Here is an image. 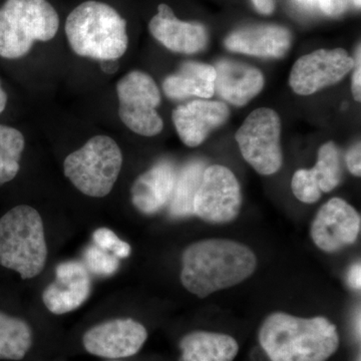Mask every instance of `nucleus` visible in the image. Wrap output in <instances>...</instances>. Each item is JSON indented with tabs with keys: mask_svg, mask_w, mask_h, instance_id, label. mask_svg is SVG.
Listing matches in <instances>:
<instances>
[{
	"mask_svg": "<svg viewBox=\"0 0 361 361\" xmlns=\"http://www.w3.org/2000/svg\"><path fill=\"white\" fill-rule=\"evenodd\" d=\"M180 282L194 295L205 298L245 281L257 258L249 247L226 239L202 240L185 249Z\"/></svg>",
	"mask_w": 361,
	"mask_h": 361,
	"instance_id": "obj_1",
	"label": "nucleus"
},
{
	"mask_svg": "<svg viewBox=\"0 0 361 361\" xmlns=\"http://www.w3.org/2000/svg\"><path fill=\"white\" fill-rule=\"evenodd\" d=\"M270 361H327L336 355L341 337L326 317H297L284 312L268 315L258 332Z\"/></svg>",
	"mask_w": 361,
	"mask_h": 361,
	"instance_id": "obj_2",
	"label": "nucleus"
},
{
	"mask_svg": "<svg viewBox=\"0 0 361 361\" xmlns=\"http://www.w3.org/2000/svg\"><path fill=\"white\" fill-rule=\"evenodd\" d=\"M71 49L82 58L118 61L129 47L127 21L114 7L89 0L75 7L66 21Z\"/></svg>",
	"mask_w": 361,
	"mask_h": 361,
	"instance_id": "obj_3",
	"label": "nucleus"
},
{
	"mask_svg": "<svg viewBox=\"0 0 361 361\" xmlns=\"http://www.w3.org/2000/svg\"><path fill=\"white\" fill-rule=\"evenodd\" d=\"M47 258L44 222L35 208L14 207L0 218V265L32 279L44 270Z\"/></svg>",
	"mask_w": 361,
	"mask_h": 361,
	"instance_id": "obj_4",
	"label": "nucleus"
},
{
	"mask_svg": "<svg viewBox=\"0 0 361 361\" xmlns=\"http://www.w3.org/2000/svg\"><path fill=\"white\" fill-rule=\"evenodd\" d=\"M59 18L47 0H6L0 7V56H25L37 42L56 37Z\"/></svg>",
	"mask_w": 361,
	"mask_h": 361,
	"instance_id": "obj_5",
	"label": "nucleus"
},
{
	"mask_svg": "<svg viewBox=\"0 0 361 361\" xmlns=\"http://www.w3.org/2000/svg\"><path fill=\"white\" fill-rule=\"evenodd\" d=\"M123 166L120 147L108 135H94L66 157V177L78 191L92 198L111 193Z\"/></svg>",
	"mask_w": 361,
	"mask_h": 361,
	"instance_id": "obj_6",
	"label": "nucleus"
},
{
	"mask_svg": "<svg viewBox=\"0 0 361 361\" xmlns=\"http://www.w3.org/2000/svg\"><path fill=\"white\" fill-rule=\"evenodd\" d=\"M118 116L126 127L144 137H154L164 129L157 109L161 97L154 78L141 71H132L116 84Z\"/></svg>",
	"mask_w": 361,
	"mask_h": 361,
	"instance_id": "obj_7",
	"label": "nucleus"
},
{
	"mask_svg": "<svg viewBox=\"0 0 361 361\" xmlns=\"http://www.w3.org/2000/svg\"><path fill=\"white\" fill-rule=\"evenodd\" d=\"M280 135L279 116L268 108L252 111L237 130L236 141L242 156L259 174H275L283 165Z\"/></svg>",
	"mask_w": 361,
	"mask_h": 361,
	"instance_id": "obj_8",
	"label": "nucleus"
},
{
	"mask_svg": "<svg viewBox=\"0 0 361 361\" xmlns=\"http://www.w3.org/2000/svg\"><path fill=\"white\" fill-rule=\"evenodd\" d=\"M241 206V188L234 173L225 166L207 167L195 196L194 215L208 223L223 224L236 219Z\"/></svg>",
	"mask_w": 361,
	"mask_h": 361,
	"instance_id": "obj_9",
	"label": "nucleus"
},
{
	"mask_svg": "<svg viewBox=\"0 0 361 361\" xmlns=\"http://www.w3.org/2000/svg\"><path fill=\"white\" fill-rule=\"evenodd\" d=\"M355 59L343 49H318L297 59L292 66L289 85L300 96L337 84L353 71Z\"/></svg>",
	"mask_w": 361,
	"mask_h": 361,
	"instance_id": "obj_10",
	"label": "nucleus"
},
{
	"mask_svg": "<svg viewBox=\"0 0 361 361\" xmlns=\"http://www.w3.org/2000/svg\"><path fill=\"white\" fill-rule=\"evenodd\" d=\"M360 228V213L343 199L334 198L316 214L311 238L320 250L336 253L355 243Z\"/></svg>",
	"mask_w": 361,
	"mask_h": 361,
	"instance_id": "obj_11",
	"label": "nucleus"
},
{
	"mask_svg": "<svg viewBox=\"0 0 361 361\" xmlns=\"http://www.w3.org/2000/svg\"><path fill=\"white\" fill-rule=\"evenodd\" d=\"M148 339L142 323L130 318L109 320L87 330L82 336L85 349L99 357L118 360L137 355Z\"/></svg>",
	"mask_w": 361,
	"mask_h": 361,
	"instance_id": "obj_12",
	"label": "nucleus"
},
{
	"mask_svg": "<svg viewBox=\"0 0 361 361\" xmlns=\"http://www.w3.org/2000/svg\"><path fill=\"white\" fill-rule=\"evenodd\" d=\"M56 281L49 284L42 293L44 305L56 315L78 310L92 292L87 267L80 261H66L56 266Z\"/></svg>",
	"mask_w": 361,
	"mask_h": 361,
	"instance_id": "obj_13",
	"label": "nucleus"
},
{
	"mask_svg": "<svg viewBox=\"0 0 361 361\" xmlns=\"http://www.w3.org/2000/svg\"><path fill=\"white\" fill-rule=\"evenodd\" d=\"M229 116L227 104L203 99L180 104L172 113L180 141L191 148L200 146L214 130L227 122Z\"/></svg>",
	"mask_w": 361,
	"mask_h": 361,
	"instance_id": "obj_14",
	"label": "nucleus"
},
{
	"mask_svg": "<svg viewBox=\"0 0 361 361\" xmlns=\"http://www.w3.org/2000/svg\"><path fill=\"white\" fill-rule=\"evenodd\" d=\"M149 30L166 49L178 54H197L208 44L205 26L178 20L172 8L165 4L158 6V13L149 20Z\"/></svg>",
	"mask_w": 361,
	"mask_h": 361,
	"instance_id": "obj_15",
	"label": "nucleus"
},
{
	"mask_svg": "<svg viewBox=\"0 0 361 361\" xmlns=\"http://www.w3.org/2000/svg\"><path fill=\"white\" fill-rule=\"evenodd\" d=\"M224 44L230 51L257 58H283L290 49V30L280 25L247 26L226 37Z\"/></svg>",
	"mask_w": 361,
	"mask_h": 361,
	"instance_id": "obj_16",
	"label": "nucleus"
},
{
	"mask_svg": "<svg viewBox=\"0 0 361 361\" xmlns=\"http://www.w3.org/2000/svg\"><path fill=\"white\" fill-rule=\"evenodd\" d=\"M214 68L215 90L233 106H246L264 87L263 73L254 66L231 59H222Z\"/></svg>",
	"mask_w": 361,
	"mask_h": 361,
	"instance_id": "obj_17",
	"label": "nucleus"
},
{
	"mask_svg": "<svg viewBox=\"0 0 361 361\" xmlns=\"http://www.w3.org/2000/svg\"><path fill=\"white\" fill-rule=\"evenodd\" d=\"M177 171L174 164L161 161L140 176L132 187V202L140 212L152 215L170 203Z\"/></svg>",
	"mask_w": 361,
	"mask_h": 361,
	"instance_id": "obj_18",
	"label": "nucleus"
},
{
	"mask_svg": "<svg viewBox=\"0 0 361 361\" xmlns=\"http://www.w3.org/2000/svg\"><path fill=\"white\" fill-rule=\"evenodd\" d=\"M216 71L213 66L187 61L179 71L169 75L163 82V90L171 99L197 97L210 99L215 92Z\"/></svg>",
	"mask_w": 361,
	"mask_h": 361,
	"instance_id": "obj_19",
	"label": "nucleus"
},
{
	"mask_svg": "<svg viewBox=\"0 0 361 361\" xmlns=\"http://www.w3.org/2000/svg\"><path fill=\"white\" fill-rule=\"evenodd\" d=\"M180 361H234L239 344L234 337L220 332L196 330L180 339Z\"/></svg>",
	"mask_w": 361,
	"mask_h": 361,
	"instance_id": "obj_20",
	"label": "nucleus"
},
{
	"mask_svg": "<svg viewBox=\"0 0 361 361\" xmlns=\"http://www.w3.org/2000/svg\"><path fill=\"white\" fill-rule=\"evenodd\" d=\"M205 165L203 161H190L177 173L174 191L169 203V212L174 218L194 215V199L200 186Z\"/></svg>",
	"mask_w": 361,
	"mask_h": 361,
	"instance_id": "obj_21",
	"label": "nucleus"
},
{
	"mask_svg": "<svg viewBox=\"0 0 361 361\" xmlns=\"http://www.w3.org/2000/svg\"><path fill=\"white\" fill-rule=\"evenodd\" d=\"M32 345L30 325L0 312V360H21Z\"/></svg>",
	"mask_w": 361,
	"mask_h": 361,
	"instance_id": "obj_22",
	"label": "nucleus"
},
{
	"mask_svg": "<svg viewBox=\"0 0 361 361\" xmlns=\"http://www.w3.org/2000/svg\"><path fill=\"white\" fill-rule=\"evenodd\" d=\"M25 145L20 130L0 125V185L11 182L18 175Z\"/></svg>",
	"mask_w": 361,
	"mask_h": 361,
	"instance_id": "obj_23",
	"label": "nucleus"
},
{
	"mask_svg": "<svg viewBox=\"0 0 361 361\" xmlns=\"http://www.w3.org/2000/svg\"><path fill=\"white\" fill-rule=\"evenodd\" d=\"M322 193H329L341 184L342 165L341 153L334 142H325L318 149L317 161L311 169Z\"/></svg>",
	"mask_w": 361,
	"mask_h": 361,
	"instance_id": "obj_24",
	"label": "nucleus"
},
{
	"mask_svg": "<svg viewBox=\"0 0 361 361\" xmlns=\"http://www.w3.org/2000/svg\"><path fill=\"white\" fill-rule=\"evenodd\" d=\"M84 264L90 273L99 276H111L120 267L118 258L97 245H90L85 249Z\"/></svg>",
	"mask_w": 361,
	"mask_h": 361,
	"instance_id": "obj_25",
	"label": "nucleus"
},
{
	"mask_svg": "<svg viewBox=\"0 0 361 361\" xmlns=\"http://www.w3.org/2000/svg\"><path fill=\"white\" fill-rule=\"evenodd\" d=\"M291 188L294 196L305 204L315 203L322 195L312 170L300 169L296 171L292 177Z\"/></svg>",
	"mask_w": 361,
	"mask_h": 361,
	"instance_id": "obj_26",
	"label": "nucleus"
},
{
	"mask_svg": "<svg viewBox=\"0 0 361 361\" xmlns=\"http://www.w3.org/2000/svg\"><path fill=\"white\" fill-rule=\"evenodd\" d=\"M94 245L111 252L116 258H128L130 256L132 248L130 244L123 241L116 236V233L108 228H99L92 234Z\"/></svg>",
	"mask_w": 361,
	"mask_h": 361,
	"instance_id": "obj_27",
	"label": "nucleus"
},
{
	"mask_svg": "<svg viewBox=\"0 0 361 361\" xmlns=\"http://www.w3.org/2000/svg\"><path fill=\"white\" fill-rule=\"evenodd\" d=\"M299 6L311 11H320L329 16H341L348 9L349 0H294Z\"/></svg>",
	"mask_w": 361,
	"mask_h": 361,
	"instance_id": "obj_28",
	"label": "nucleus"
},
{
	"mask_svg": "<svg viewBox=\"0 0 361 361\" xmlns=\"http://www.w3.org/2000/svg\"><path fill=\"white\" fill-rule=\"evenodd\" d=\"M346 166L351 174L355 177L361 175V146L360 142H356L348 149L345 157Z\"/></svg>",
	"mask_w": 361,
	"mask_h": 361,
	"instance_id": "obj_29",
	"label": "nucleus"
},
{
	"mask_svg": "<svg viewBox=\"0 0 361 361\" xmlns=\"http://www.w3.org/2000/svg\"><path fill=\"white\" fill-rule=\"evenodd\" d=\"M355 66H353V82L351 90L356 102L361 101V49L358 45L355 51Z\"/></svg>",
	"mask_w": 361,
	"mask_h": 361,
	"instance_id": "obj_30",
	"label": "nucleus"
},
{
	"mask_svg": "<svg viewBox=\"0 0 361 361\" xmlns=\"http://www.w3.org/2000/svg\"><path fill=\"white\" fill-rule=\"evenodd\" d=\"M348 282L351 288L355 289V290H360L361 266L360 262L351 266L348 271Z\"/></svg>",
	"mask_w": 361,
	"mask_h": 361,
	"instance_id": "obj_31",
	"label": "nucleus"
},
{
	"mask_svg": "<svg viewBox=\"0 0 361 361\" xmlns=\"http://www.w3.org/2000/svg\"><path fill=\"white\" fill-rule=\"evenodd\" d=\"M258 13L269 16L275 9V0H251Z\"/></svg>",
	"mask_w": 361,
	"mask_h": 361,
	"instance_id": "obj_32",
	"label": "nucleus"
},
{
	"mask_svg": "<svg viewBox=\"0 0 361 361\" xmlns=\"http://www.w3.org/2000/svg\"><path fill=\"white\" fill-rule=\"evenodd\" d=\"M99 66L106 75H113L118 71L120 65H118V61H99Z\"/></svg>",
	"mask_w": 361,
	"mask_h": 361,
	"instance_id": "obj_33",
	"label": "nucleus"
},
{
	"mask_svg": "<svg viewBox=\"0 0 361 361\" xmlns=\"http://www.w3.org/2000/svg\"><path fill=\"white\" fill-rule=\"evenodd\" d=\"M7 104V94L6 92H4V90L2 89L1 82H0V114L2 113L4 110H6Z\"/></svg>",
	"mask_w": 361,
	"mask_h": 361,
	"instance_id": "obj_34",
	"label": "nucleus"
},
{
	"mask_svg": "<svg viewBox=\"0 0 361 361\" xmlns=\"http://www.w3.org/2000/svg\"><path fill=\"white\" fill-rule=\"evenodd\" d=\"M353 2H355L356 7H358V8H360L361 0H353Z\"/></svg>",
	"mask_w": 361,
	"mask_h": 361,
	"instance_id": "obj_35",
	"label": "nucleus"
},
{
	"mask_svg": "<svg viewBox=\"0 0 361 361\" xmlns=\"http://www.w3.org/2000/svg\"><path fill=\"white\" fill-rule=\"evenodd\" d=\"M358 361H360V360H358Z\"/></svg>",
	"mask_w": 361,
	"mask_h": 361,
	"instance_id": "obj_36",
	"label": "nucleus"
}]
</instances>
